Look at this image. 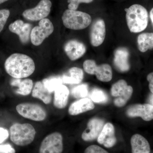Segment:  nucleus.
Returning a JSON list of instances; mask_svg holds the SVG:
<instances>
[{
	"instance_id": "f3484780",
	"label": "nucleus",
	"mask_w": 153,
	"mask_h": 153,
	"mask_svg": "<svg viewBox=\"0 0 153 153\" xmlns=\"http://www.w3.org/2000/svg\"><path fill=\"white\" fill-rule=\"evenodd\" d=\"M64 49L66 55L72 61L82 57L86 50L85 45L76 40H71L67 42L64 46Z\"/></svg>"
},
{
	"instance_id": "2f4dec72",
	"label": "nucleus",
	"mask_w": 153,
	"mask_h": 153,
	"mask_svg": "<svg viewBox=\"0 0 153 153\" xmlns=\"http://www.w3.org/2000/svg\"><path fill=\"white\" fill-rule=\"evenodd\" d=\"M8 131L6 129L0 128V144L4 142L8 137Z\"/></svg>"
},
{
	"instance_id": "a211bd4d",
	"label": "nucleus",
	"mask_w": 153,
	"mask_h": 153,
	"mask_svg": "<svg viewBox=\"0 0 153 153\" xmlns=\"http://www.w3.org/2000/svg\"><path fill=\"white\" fill-rule=\"evenodd\" d=\"M94 107V103L90 99L83 98L72 103L68 108V112L71 115H77L93 110Z\"/></svg>"
},
{
	"instance_id": "f704fd0d",
	"label": "nucleus",
	"mask_w": 153,
	"mask_h": 153,
	"mask_svg": "<svg viewBox=\"0 0 153 153\" xmlns=\"http://www.w3.org/2000/svg\"><path fill=\"white\" fill-rule=\"evenodd\" d=\"M8 1V0H0V4H2V3L5 2L7 1Z\"/></svg>"
},
{
	"instance_id": "c756f323",
	"label": "nucleus",
	"mask_w": 153,
	"mask_h": 153,
	"mask_svg": "<svg viewBox=\"0 0 153 153\" xmlns=\"http://www.w3.org/2000/svg\"><path fill=\"white\" fill-rule=\"evenodd\" d=\"M84 153H109L103 148L97 146L93 145L89 146L85 149Z\"/></svg>"
},
{
	"instance_id": "ddd939ff",
	"label": "nucleus",
	"mask_w": 153,
	"mask_h": 153,
	"mask_svg": "<svg viewBox=\"0 0 153 153\" xmlns=\"http://www.w3.org/2000/svg\"><path fill=\"white\" fill-rule=\"evenodd\" d=\"M9 29L12 33L19 36L23 44H27L30 41L32 26L29 23H25L21 20H16L10 25Z\"/></svg>"
},
{
	"instance_id": "f8f14e48",
	"label": "nucleus",
	"mask_w": 153,
	"mask_h": 153,
	"mask_svg": "<svg viewBox=\"0 0 153 153\" xmlns=\"http://www.w3.org/2000/svg\"><path fill=\"white\" fill-rule=\"evenodd\" d=\"M126 114L129 117H140L144 120L153 119V105L150 104H135L129 107Z\"/></svg>"
},
{
	"instance_id": "dca6fc26",
	"label": "nucleus",
	"mask_w": 153,
	"mask_h": 153,
	"mask_svg": "<svg viewBox=\"0 0 153 153\" xmlns=\"http://www.w3.org/2000/svg\"><path fill=\"white\" fill-rule=\"evenodd\" d=\"M97 142L105 147H112L117 143L114 126L110 123L104 125L103 129L97 139Z\"/></svg>"
},
{
	"instance_id": "6e6552de",
	"label": "nucleus",
	"mask_w": 153,
	"mask_h": 153,
	"mask_svg": "<svg viewBox=\"0 0 153 153\" xmlns=\"http://www.w3.org/2000/svg\"><path fill=\"white\" fill-rule=\"evenodd\" d=\"M52 22L48 19L40 21L39 25L32 29L30 34V40L33 45L39 46L46 38H48L54 31Z\"/></svg>"
},
{
	"instance_id": "2eb2a0df",
	"label": "nucleus",
	"mask_w": 153,
	"mask_h": 153,
	"mask_svg": "<svg viewBox=\"0 0 153 153\" xmlns=\"http://www.w3.org/2000/svg\"><path fill=\"white\" fill-rule=\"evenodd\" d=\"M129 52L128 49L124 47L117 48L115 51L114 64L118 71L126 72L129 70Z\"/></svg>"
},
{
	"instance_id": "7c9ffc66",
	"label": "nucleus",
	"mask_w": 153,
	"mask_h": 153,
	"mask_svg": "<svg viewBox=\"0 0 153 153\" xmlns=\"http://www.w3.org/2000/svg\"><path fill=\"white\" fill-rule=\"evenodd\" d=\"M0 153H16V150L10 145H0Z\"/></svg>"
},
{
	"instance_id": "4be33fe9",
	"label": "nucleus",
	"mask_w": 153,
	"mask_h": 153,
	"mask_svg": "<svg viewBox=\"0 0 153 153\" xmlns=\"http://www.w3.org/2000/svg\"><path fill=\"white\" fill-rule=\"evenodd\" d=\"M32 95L33 97L41 100L46 104H49L52 101L51 93L45 87L43 82L40 81L36 82Z\"/></svg>"
},
{
	"instance_id": "20e7f679",
	"label": "nucleus",
	"mask_w": 153,
	"mask_h": 153,
	"mask_svg": "<svg viewBox=\"0 0 153 153\" xmlns=\"http://www.w3.org/2000/svg\"><path fill=\"white\" fill-rule=\"evenodd\" d=\"M62 19L66 28L75 30L85 29L91 22V17L89 14L69 9L63 13Z\"/></svg>"
},
{
	"instance_id": "423d86ee",
	"label": "nucleus",
	"mask_w": 153,
	"mask_h": 153,
	"mask_svg": "<svg viewBox=\"0 0 153 153\" xmlns=\"http://www.w3.org/2000/svg\"><path fill=\"white\" fill-rule=\"evenodd\" d=\"M133 92V88L128 85L124 79H120L115 82L111 89V95L116 97L114 102L118 107H122L126 104L131 97Z\"/></svg>"
},
{
	"instance_id": "1a4fd4ad",
	"label": "nucleus",
	"mask_w": 153,
	"mask_h": 153,
	"mask_svg": "<svg viewBox=\"0 0 153 153\" xmlns=\"http://www.w3.org/2000/svg\"><path fill=\"white\" fill-rule=\"evenodd\" d=\"M63 149V136L55 132L44 138L40 145L39 153H62Z\"/></svg>"
},
{
	"instance_id": "c85d7f7f",
	"label": "nucleus",
	"mask_w": 153,
	"mask_h": 153,
	"mask_svg": "<svg viewBox=\"0 0 153 153\" xmlns=\"http://www.w3.org/2000/svg\"><path fill=\"white\" fill-rule=\"evenodd\" d=\"M93 1V0H68V2L69 3L68 9L70 10H76L79 7V4L81 3L88 4Z\"/></svg>"
},
{
	"instance_id": "9b49d317",
	"label": "nucleus",
	"mask_w": 153,
	"mask_h": 153,
	"mask_svg": "<svg viewBox=\"0 0 153 153\" xmlns=\"http://www.w3.org/2000/svg\"><path fill=\"white\" fill-rule=\"evenodd\" d=\"M104 121L99 118L94 117L88 121L87 128L82 132L81 137L86 142L91 141L97 139L104 126Z\"/></svg>"
},
{
	"instance_id": "c9c22d12",
	"label": "nucleus",
	"mask_w": 153,
	"mask_h": 153,
	"mask_svg": "<svg viewBox=\"0 0 153 153\" xmlns=\"http://www.w3.org/2000/svg\"><path fill=\"white\" fill-rule=\"evenodd\" d=\"M151 102L152 103V105H153V95L152 96V97L151 98Z\"/></svg>"
},
{
	"instance_id": "473e14b6",
	"label": "nucleus",
	"mask_w": 153,
	"mask_h": 153,
	"mask_svg": "<svg viewBox=\"0 0 153 153\" xmlns=\"http://www.w3.org/2000/svg\"><path fill=\"white\" fill-rule=\"evenodd\" d=\"M147 79L149 82V88L153 94V72L148 74L147 76Z\"/></svg>"
},
{
	"instance_id": "cd10ccee",
	"label": "nucleus",
	"mask_w": 153,
	"mask_h": 153,
	"mask_svg": "<svg viewBox=\"0 0 153 153\" xmlns=\"http://www.w3.org/2000/svg\"><path fill=\"white\" fill-rule=\"evenodd\" d=\"M10 15V11L7 9L0 10V33L2 31Z\"/></svg>"
},
{
	"instance_id": "39448f33",
	"label": "nucleus",
	"mask_w": 153,
	"mask_h": 153,
	"mask_svg": "<svg viewBox=\"0 0 153 153\" xmlns=\"http://www.w3.org/2000/svg\"><path fill=\"white\" fill-rule=\"evenodd\" d=\"M83 68L85 72L96 75L102 82H109L112 79V68L109 64L104 63L97 66L94 60H86L83 62Z\"/></svg>"
},
{
	"instance_id": "7ed1b4c3",
	"label": "nucleus",
	"mask_w": 153,
	"mask_h": 153,
	"mask_svg": "<svg viewBox=\"0 0 153 153\" xmlns=\"http://www.w3.org/2000/svg\"><path fill=\"white\" fill-rule=\"evenodd\" d=\"M10 131L11 140L20 146L30 144L35 139L36 133L34 127L29 123L14 124Z\"/></svg>"
},
{
	"instance_id": "0eeeda50",
	"label": "nucleus",
	"mask_w": 153,
	"mask_h": 153,
	"mask_svg": "<svg viewBox=\"0 0 153 153\" xmlns=\"http://www.w3.org/2000/svg\"><path fill=\"white\" fill-rule=\"evenodd\" d=\"M16 109L20 115L35 121H42L47 116L45 109L39 105L32 103H20Z\"/></svg>"
},
{
	"instance_id": "bb28decb",
	"label": "nucleus",
	"mask_w": 153,
	"mask_h": 153,
	"mask_svg": "<svg viewBox=\"0 0 153 153\" xmlns=\"http://www.w3.org/2000/svg\"><path fill=\"white\" fill-rule=\"evenodd\" d=\"M71 94L76 98H85L88 94V86L86 84L77 85L72 89Z\"/></svg>"
},
{
	"instance_id": "f03ea898",
	"label": "nucleus",
	"mask_w": 153,
	"mask_h": 153,
	"mask_svg": "<svg viewBox=\"0 0 153 153\" xmlns=\"http://www.w3.org/2000/svg\"><path fill=\"white\" fill-rule=\"evenodd\" d=\"M126 19L129 30L131 33H139L147 27L149 14L143 6L135 4L125 9Z\"/></svg>"
},
{
	"instance_id": "412c9836",
	"label": "nucleus",
	"mask_w": 153,
	"mask_h": 153,
	"mask_svg": "<svg viewBox=\"0 0 153 153\" xmlns=\"http://www.w3.org/2000/svg\"><path fill=\"white\" fill-rule=\"evenodd\" d=\"M83 76V71L81 68L73 67L68 69L61 78L63 82L66 84H77L82 81Z\"/></svg>"
},
{
	"instance_id": "5701e85b",
	"label": "nucleus",
	"mask_w": 153,
	"mask_h": 153,
	"mask_svg": "<svg viewBox=\"0 0 153 153\" xmlns=\"http://www.w3.org/2000/svg\"><path fill=\"white\" fill-rule=\"evenodd\" d=\"M11 84L13 86H17L18 89L16 91L17 93L23 96L30 94L33 86V81L30 79L22 80L21 79L15 78L12 80Z\"/></svg>"
},
{
	"instance_id": "aec40b11",
	"label": "nucleus",
	"mask_w": 153,
	"mask_h": 153,
	"mask_svg": "<svg viewBox=\"0 0 153 153\" xmlns=\"http://www.w3.org/2000/svg\"><path fill=\"white\" fill-rule=\"evenodd\" d=\"M132 153H150V146L147 140L139 134H135L131 139Z\"/></svg>"
},
{
	"instance_id": "4468645a",
	"label": "nucleus",
	"mask_w": 153,
	"mask_h": 153,
	"mask_svg": "<svg viewBox=\"0 0 153 153\" xmlns=\"http://www.w3.org/2000/svg\"><path fill=\"white\" fill-rule=\"evenodd\" d=\"M106 30L105 23L102 19H98L92 25L90 32L91 44L97 47L103 43L105 38Z\"/></svg>"
},
{
	"instance_id": "a878e982",
	"label": "nucleus",
	"mask_w": 153,
	"mask_h": 153,
	"mask_svg": "<svg viewBox=\"0 0 153 153\" xmlns=\"http://www.w3.org/2000/svg\"><path fill=\"white\" fill-rule=\"evenodd\" d=\"M90 99L96 103H104L108 100V97L103 91L99 88H94L90 94Z\"/></svg>"
},
{
	"instance_id": "72a5a7b5",
	"label": "nucleus",
	"mask_w": 153,
	"mask_h": 153,
	"mask_svg": "<svg viewBox=\"0 0 153 153\" xmlns=\"http://www.w3.org/2000/svg\"><path fill=\"white\" fill-rule=\"evenodd\" d=\"M150 18L151 21H152L153 25V7L151 10L150 12Z\"/></svg>"
},
{
	"instance_id": "f257e3e1",
	"label": "nucleus",
	"mask_w": 153,
	"mask_h": 153,
	"mask_svg": "<svg viewBox=\"0 0 153 153\" xmlns=\"http://www.w3.org/2000/svg\"><path fill=\"white\" fill-rule=\"evenodd\" d=\"M6 72L14 78H26L34 73V60L25 54L14 53L7 58L4 63Z\"/></svg>"
},
{
	"instance_id": "9d476101",
	"label": "nucleus",
	"mask_w": 153,
	"mask_h": 153,
	"mask_svg": "<svg viewBox=\"0 0 153 153\" xmlns=\"http://www.w3.org/2000/svg\"><path fill=\"white\" fill-rule=\"evenodd\" d=\"M52 5L50 0H41L35 7L26 10L22 15L25 19L30 21H41L49 16Z\"/></svg>"
},
{
	"instance_id": "b1692460",
	"label": "nucleus",
	"mask_w": 153,
	"mask_h": 153,
	"mask_svg": "<svg viewBox=\"0 0 153 153\" xmlns=\"http://www.w3.org/2000/svg\"><path fill=\"white\" fill-rule=\"evenodd\" d=\"M138 48L140 52H145L153 49V33H143L137 39Z\"/></svg>"
},
{
	"instance_id": "6ab92c4d",
	"label": "nucleus",
	"mask_w": 153,
	"mask_h": 153,
	"mask_svg": "<svg viewBox=\"0 0 153 153\" xmlns=\"http://www.w3.org/2000/svg\"><path fill=\"white\" fill-rule=\"evenodd\" d=\"M69 91L66 85L61 84L54 91V103L55 107L63 109L68 103Z\"/></svg>"
},
{
	"instance_id": "393cba45",
	"label": "nucleus",
	"mask_w": 153,
	"mask_h": 153,
	"mask_svg": "<svg viewBox=\"0 0 153 153\" xmlns=\"http://www.w3.org/2000/svg\"><path fill=\"white\" fill-rule=\"evenodd\" d=\"M42 82L47 90L52 93L59 85L62 84L63 82L60 76H53L44 79Z\"/></svg>"
}]
</instances>
